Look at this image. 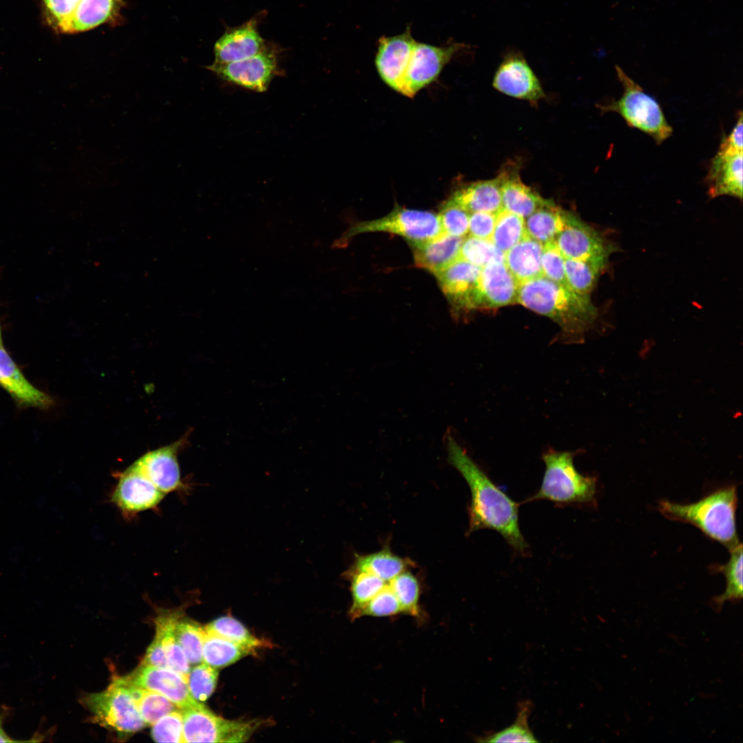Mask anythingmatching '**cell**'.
<instances>
[{
	"label": "cell",
	"instance_id": "1",
	"mask_svg": "<svg viewBox=\"0 0 743 743\" xmlns=\"http://www.w3.org/2000/svg\"><path fill=\"white\" fill-rule=\"evenodd\" d=\"M449 462L466 481L471 494L467 534L480 529L498 532L516 551L528 548L519 526V504L499 488L471 460L451 433L445 435Z\"/></svg>",
	"mask_w": 743,
	"mask_h": 743
},
{
	"label": "cell",
	"instance_id": "2",
	"mask_svg": "<svg viewBox=\"0 0 743 743\" xmlns=\"http://www.w3.org/2000/svg\"><path fill=\"white\" fill-rule=\"evenodd\" d=\"M517 303L554 321L566 343H580L594 324L597 310L590 295L578 294L544 276L519 285Z\"/></svg>",
	"mask_w": 743,
	"mask_h": 743
},
{
	"label": "cell",
	"instance_id": "3",
	"mask_svg": "<svg viewBox=\"0 0 743 743\" xmlns=\"http://www.w3.org/2000/svg\"><path fill=\"white\" fill-rule=\"evenodd\" d=\"M737 506L736 487L731 486L692 504L662 501L659 509L666 517L691 524L731 550L740 543L735 526Z\"/></svg>",
	"mask_w": 743,
	"mask_h": 743
},
{
	"label": "cell",
	"instance_id": "4",
	"mask_svg": "<svg viewBox=\"0 0 743 743\" xmlns=\"http://www.w3.org/2000/svg\"><path fill=\"white\" fill-rule=\"evenodd\" d=\"M576 453L550 449L543 453L546 465L539 491L527 501L546 499L559 505L585 504L594 500L596 480L581 474L574 465Z\"/></svg>",
	"mask_w": 743,
	"mask_h": 743
},
{
	"label": "cell",
	"instance_id": "5",
	"mask_svg": "<svg viewBox=\"0 0 743 743\" xmlns=\"http://www.w3.org/2000/svg\"><path fill=\"white\" fill-rule=\"evenodd\" d=\"M616 70L623 87V95L617 100L599 105V108L605 112H616L629 127L640 130L657 144H661L671 136L673 129L660 106L617 65Z\"/></svg>",
	"mask_w": 743,
	"mask_h": 743
},
{
	"label": "cell",
	"instance_id": "6",
	"mask_svg": "<svg viewBox=\"0 0 743 743\" xmlns=\"http://www.w3.org/2000/svg\"><path fill=\"white\" fill-rule=\"evenodd\" d=\"M387 232L405 238L410 245L424 242L443 233L438 215L430 211L396 206L389 214L352 225L335 243L347 244L353 237L365 233Z\"/></svg>",
	"mask_w": 743,
	"mask_h": 743
},
{
	"label": "cell",
	"instance_id": "7",
	"mask_svg": "<svg viewBox=\"0 0 743 743\" xmlns=\"http://www.w3.org/2000/svg\"><path fill=\"white\" fill-rule=\"evenodd\" d=\"M94 721L121 737L131 735L145 725L128 685L122 677L115 678L103 691L83 698Z\"/></svg>",
	"mask_w": 743,
	"mask_h": 743
},
{
	"label": "cell",
	"instance_id": "8",
	"mask_svg": "<svg viewBox=\"0 0 743 743\" xmlns=\"http://www.w3.org/2000/svg\"><path fill=\"white\" fill-rule=\"evenodd\" d=\"M183 742H242L253 733V722L228 720L215 715L202 704L181 710Z\"/></svg>",
	"mask_w": 743,
	"mask_h": 743
},
{
	"label": "cell",
	"instance_id": "9",
	"mask_svg": "<svg viewBox=\"0 0 743 743\" xmlns=\"http://www.w3.org/2000/svg\"><path fill=\"white\" fill-rule=\"evenodd\" d=\"M463 45L451 43L437 46L415 41L400 82L399 93L412 98L435 80L444 67L460 52Z\"/></svg>",
	"mask_w": 743,
	"mask_h": 743
},
{
	"label": "cell",
	"instance_id": "10",
	"mask_svg": "<svg viewBox=\"0 0 743 743\" xmlns=\"http://www.w3.org/2000/svg\"><path fill=\"white\" fill-rule=\"evenodd\" d=\"M554 243L564 258L592 263L605 268L614 250V247L597 231L572 213Z\"/></svg>",
	"mask_w": 743,
	"mask_h": 743
},
{
	"label": "cell",
	"instance_id": "11",
	"mask_svg": "<svg viewBox=\"0 0 743 743\" xmlns=\"http://www.w3.org/2000/svg\"><path fill=\"white\" fill-rule=\"evenodd\" d=\"M117 482L110 501L127 519L155 509L166 496L131 464L116 474Z\"/></svg>",
	"mask_w": 743,
	"mask_h": 743
},
{
	"label": "cell",
	"instance_id": "12",
	"mask_svg": "<svg viewBox=\"0 0 743 743\" xmlns=\"http://www.w3.org/2000/svg\"><path fill=\"white\" fill-rule=\"evenodd\" d=\"M208 68L224 81L258 92L265 91L279 72L275 50L266 47L246 59L224 64L213 63Z\"/></svg>",
	"mask_w": 743,
	"mask_h": 743
},
{
	"label": "cell",
	"instance_id": "13",
	"mask_svg": "<svg viewBox=\"0 0 743 743\" xmlns=\"http://www.w3.org/2000/svg\"><path fill=\"white\" fill-rule=\"evenodd\" d=\"M482 268L457 259L435 274L457 312L480 309L479 281Z\"/></svg>",
	"mask_w": 743,
	"mask_h": 743
},
{
	"label": "cell",
	"instance_id": "14",
	"mask_svg": "<svg viewBox=\"0 0 743 743\" xmlns=\"http://www.w3.org/2000/svg\"><path fill=\"white\" fill-rule=\"evenodd\" d=\"M184 442L182 439L148 451L131 465L166 495L174 492H184L188 485L182 480L177 460V453Z\"/></svg>",
	"mask_w": 743,
	"mask_h": 743
},
{
	"label": "cell",
	"instance_id": "15",
	"mask_svg": "<svg viewBox=\"0 0 743 743\" xmlns=\"http://www.w3.org/2000/svg\"><path fill=\"white\" fill-rule=\"evenodd\" d=\"M123 678L136 687L162 694L178 709L182 710L202 704L191 696L186 680L171 669L141 664L132 673Z\"/></svg>",
	"mask_w": 743,
	"mask_h": 743
},
{
	"label": "cell",
	"instance_id": "16",
	"mask_svg": "<svg viewBox=\"0 0 743 743\" xmlns=\"http://www.w3.org/2000/svg\"><path fill=\"white\" fill-rule=\"evenodd\" d=\"M493 87L510 96L537 103L545 94L535 73L523 56L508 54L496 71Z\"/></svg>",
	"mask_w": 743,
	"mask_h": 743
},
{
	"label": "cell",
	"instance_id": "17",
	"mask_svg": "<svg viewBox=\"0 0 743 743\" xmlns=\"http://www.w3.org/2000/svg\"><path fill=\"white\" fill-rule=\"evenodd\" d=\"M415 41L409 28L403 33L378 40L375 58L377 71L383 80L396 91Z\"/></svg>",
	"mask_w": 743,
	"mask_h": 743
},
{
	"label": "cell",
	"instance_id": "18",
	"mask_svg": "<svg viewBox=\"0 0 743 743\" xmlns=\"http://www.w3.org/2000/svg\"><path fill=\"white\" fill-rule=\"evenodd\" d=\"M519 283L504 261H493L482 268L479 281L480 309L517 303Z\"/></svg>",
	"mask_w": 743,
	"mask_h": 743
},
{
	"label": "cell",
	"instance_id": "19",
	"mask_svg": "<svg viewBox=\"0 0 743 743\" xmlns=\"http://www.w3.org/2000/svg\"><path fill=\"white\" fill-rule=\"evenodd\" d=\"M266 47L257 21L252 18L245 23L228 28L215 44V64H224L256 55Z\"/></svg>",
	"mask_w": 743,
	"mask_h": 743
},
{
	"label": "cell",
	"instance_id": "20",
	"mask_svg": "<svg viewBox=\"0 0 743 743\" xmlns=\"http://www.w3.org/2000/svg\"><path fill=\"white\" fill-rule=\"evenodd\" d=\"M742 152L718 151L707 175L711 198L730 195L742 198Z\"/></svg>",
	"mask_w": 743,
	"mask_h": 743
},
{
	"label": "cell",
	"instance_id": "21",
	"mask_svg": "<svg viewBox=\"0 0 743 743\" xmlns=\"http://www.w3.org/2000/svg\"><path fill=\"white\" fill-rule=\"evenodd\" d=\"M0 385L21 405L46 408L52 403L50 396L27 380L3 344H0Z\"/></svg>",
	"mask_w": 743,
	"mask_h": 743
},
{
	"label": "cell",
	"instance_id": "22",
	"mask_svg": "<svg viewBox=\"0 0 743 743\" xmlns=\"http://www.w3.org/2000/svg\"><path fill=\"white\" fill-rule=\"evenodd\" d=\"M464 237L453 236L443 232L424 242L410 245L413 249L416 265L435 275L459 259Z\"/></svg>",
	"mask_w": 743,
	"mask_h": 743
},
{
	"label": "cell",
	"instance_id": "23",
	"mask_svg": "<svg viewBox=\"0 0 743 743\" xmlns=\"http://www.w3.org/2000/svg\"><path fill=\"white\" fill-rule=\"evenodd\" d=\"M499 175L502 208L526 219L550 201L526 186L517 169L506 168Z\"/></svg>",
	"mask_w": 743,
	"mask_h": 743
},
{
	"label": "cell",
	"instance_id": "24",
	"mask_svg": "<svg viewBox=\"0 0 743 743\" xmlns=\"http://www.w3.org/2000/svg\"><path fill=\"white\" fill-rule=\"evenodd\" d=\"M182 613V609L160 610L155 619V637L162 645L169 668L180 674L187 681L190 663L175 634V625Z\"/></svg>",
	"mask_w": 743,
	"mask_h": 743
},
{
	"label": "cell",
	"instance_id": "25",
	"mask_svg": "<svg viewBox=\"0 0 743 743\" xmlns=\"http://www.w3.org/2000/svg\"><path fill=\"white\" fill-rule=\"evenodd\" d=\"M451 198L470 214L475 212L497 213L502 209L500 175L463 186Z\"/></svg>",
	"mask_w": 743,
	"mask_h": 743
},
{
	"label": "cell",
	"instance_id": "26",
	"mask_svg": "<svg viewBox=\"0 0 743 743\" xmlns=\"http://www.w3.org/2000/svg\"><path fill=\"white\" fill-rule=\"evenodd\" d=\"M543 244L528 234L504 254V263L519 283L543 276Z\"/></svg>",
	"mask_w": 743,
	"mask_h": 743
},
{
	"label": "cell",
	"instance_id": "27",
	"mask_svg": "<svg viewBox=\"0 0 743 743\" xmlns=\"http://www.w3.org/2000/svg\"><path fill=\"white\" fill-rule=\"evenodd\" d=\"M571 214L550 200L525 219L526 233L542 244L554 241L567 226Z\"/></svg>",
	"mask_w": 743,
	"mask_h": 743
},
{
	"label": "cell",
	"instance_id": "28",
	"mask_svg": "<svg viewBox=\"0 0 743 743\" xmlns=\"http://www.w3.org/2000/svg\"><path fill=\"white\" fill-rule=\"evenodd\" d=\"M121 0H80L65 33L80 32L94 28L114 17Z\"/></svg>",
	"mask_w": 743,
	"mask_h": 743
},
{
	"label": "cell",
	"instance_id": "29",
	"mask_svg": "<svg viewBox=\"0 0 743 743\" xmlns=\"http://www.w3.org/2000/svg\"><path fill=\"white\" fill-rule=\"evenodd\" d=\"M346 578L350 582L352 603L349 614L352 619L358 618L365 606L390 581H386L375 574L352 566L347 571Z\"/></svg>",
	"mask_w": 743,
	"mask_h": 743
},
{
	"label": "cell",
	"instance_id": "30",
	"mask_svg": "<svg viewBox=\"0 0 743 743\" xmlns=\"http://www.w3.org/2000/svg\"><path fill=\"white\" fill-rule=\"evenodd\" d=\"M412 562L401 558L384 548L378 552L358 555L352 567L369 571L380 578L389 581L402 572L408 570Z\"/></svg>",
	"mask_w": 743,
	"mask_h": 743
},
{
	"label": "cell",
	"instance_id": "31",
	"mask_svg": "<svg viewBox=\"0 0 743 743\" xmlns=\"http://www.w3.org/2000/svg\"><path fill=\"white\" fill-rule=\"evenodd\" d=\"M204 629L207 633L227 639L246 648L250 653L269 645L268 643L252 635L244 625L230 616L219 617L208 623Z\"/></svg>",
	"mask_w": 743,
	"mask_h": 743
},
{
	"label": "cell",
	"instance_id": "32",
	"mask_svg": "<svg viewBox=\"0 0 743 743\" xmlns=\"http://www.w3.org/2000/svg\"><path fill=\"white\" fill-rule=\"evenodd\" d=\"M250 652L227 639L207 633L202 648V659L215 668L231 665Z\"/></svg>",
	"mask_w": 743,
	"mask_h": 743
},
{
	"label": "cell",
	"instance_id": "33",
	"mask_svg": "<svg viewBox=\"0 0 743 743\" xmlns=\"http://www.w3.org/2000/svg\"><path fill=\"white\" fill-rule=\"evenodd\" d=\"M526 234L525 219L502 208L497 213L491 240L505 254Z\"/></svg>",
	"mask_w": 743,
	"mask_h": 743
},
{
	"label": "cell",
	"instance_id": "34",
	"mask_svg": "<svg viewBox=\"0 0 743 743\" xmlns=\"http://www.w3.org/2000/svg\"><path fill=\"white\" fill-rule=\"evenodd\" d=\"M122 678L128 685L146 724H153L161 717L175 710L177 707L162 694L136 687Z\"/></svg>",
	"mask_w": 743,
	"mask_h": 743
},
{
	"label": "cell",
	"instance_id": "35",
	"mask_svg": "<svg viewBox=\"0 0 743 743\" xmlns=\"http://www.w3.org/2000/svg\"><path fill=\"white\" fill-rule=\"evenodd\" d=\"M729 550L731 557L729 561L724 565L714 567L718 572L724 574L726 580L724 592L713 599L715 605L720 607L726 601L742 598V546L740 543Z\"/></svg>",
	"mask_w": 743,
	"mask_h": 743
},
{
	"label": "cell",
	"instance_id": "36",
	"mask_svg": "<svg viewBox=\"0 0 743 743\" xmlns=\"http://www.w3.org/2000/svg\"><path fill=\"white\" fill-rule=\"evenodd\" d=\"M565 274L568 287L574 292L590 295L599 275L605 268L590 262L565 258Z\"/></svg>",
	"mask_w": 743,
	"mask_h": 743
},
{
	"label": "cell",
	"instance_id": "37",
	"mask_svg": "<svg viewBox=\"0 0 743 743\" xmlns=\"http://www.w3.org/2000/svg\"><path fill=\"white\" fill-rule=\"evenodd\" d=\"M532 704L526 700L519 705L515 722L495 733L480 737V742H537L528 725Z\"/></svg>",
	"mask_w": 743,
	"mask_h": 743
},
{
	"label": "cell",
	"instance_id": "38",
	"mask_svg": "<svg viewBox=\"0 0 743 743\" xmlns=\"http://www.w3.org/2000/svg\"><path fill=\"white\" fill-rule=\"evenodd\" d=\"M390 585L400 604L402 613L420 618L422 611L419 604L420 585L417 578L406 570L391 579Z\"/></svg>",
	"mask_w": 743,
	"mask_h": 743
},
{
	"label": "cell",
	"instance_id": "39",
	"mask_svg": "<svg viewBox=\"0 0 743 743\" xmlns=\"http://www.w3.org/2000/svg\"><path fill=\"white\" fill-rule=\"evenodd\" d=\"M176 639L190 664L202 660V648L206 635L204 627L187 618H179L175 627Z\"/></svg>",
	"mask_w": 743,
	"mask_h": 743
},
{
	"label": "cell",
	"instance_id": "40",
	"mask_svg": "<svg viewBox=\"0 0 743 743\" xmlns=\"http://www.w3.org/2000/svg\"><path fill=\"white\" fill-rule=\"evenodd\" d=\"M459 258L482 268L493 261H504V253L491 240L469 235L464 238Z\"/></svg>",
	"mask_w": 743,
	"mask_h": 743
},
{
	"label": "cell",
	"instance_id": "41",
	"mask_svg": "<svg viewBox=\"0 0 743 743\" xmlns=\"http://www.w3.org/2000/svg\"><path fill=\"white\" fill-rule=\"evenodd\" d=\"M218 671L216 668L203 663L190 671L187 685L191 696L199 702L206 700L215 690Z\"/></svg>",
	"mask_w": 743,
	"mask_h": 743
},
{
	"label": "cell",
	"instance_id": "42",
	"mask_svg": "<svg viewBox=\"0 0 743 743\" xmlns=\"http://www.w3.org/2000/svg\"><path fill=\"white\" fill-rule=\"evenodd\" d=\"M470 213L452 198L442 206L438 217L444 233L464 237L469 233Z\"/></svg>",
	"mask_w": 743,
	"mask_h": 743
},
{
	"label": "cell",
	"instance_id": "43",
	"mask_svg": "<svg viewBox=\"0 0 743 743\" xmlns=\"http://www.w3.org/2000/svg\"><path fill=\"white\" fill-rule=\"evenodd\" d=\"M151 737L157 742H183V718L180 709L161 717L151 729Z\"/></svg>",
	"mask_w": 743,
	"mask_h": 743
},
{
	"label": "cell",
	"instance_id": "44",
	"mask_svg": "<svg viewBox=\"0 0 743 743\" xmlns=\"http://www.w3.org/2000/svg\"><path fill=\"white\" fill-rule=\"evenodd\" d=\"M390 581L365 606L360 612V617H386L402 613L400 604L391 587Z\"/></svg>",
	"mask_w": 743,
	"mask_h": 743
},
{
	"label": "cell",
	"instance_id": "45",
	"mask_svg": "<svg viewBox=\"0 0 743 743\" xmlns=\"http://www.w3.org/2000/svg\"><path fill=\"white\" fill-rule=\"evenodd\" d=\"M564 260L565 258L557 247L554 241L543 244L541 259L543 276L568 287Z\"/></svg>",
	"mask_w": 743,
	"mask_h": 743
},
{
	"label": "cell",
	"instance_id": "46",
	"mask_svg": "<svg viewBox=\"0 0 743 743\" xmlns=\"http://www.w3.org/2000/svg\"><path fill=\"white\" fill-rule=\"evenodd\" d=\"M80 0H43L46 19L56 30L65 33Z\"/></svg>",
	"mask_w": 743,
	"mask_h": 743
},
{
	"label": "cell",
	"instance_id": "47",
	"mask_svg": "<svg viewBox=\"0 0 743 743\" xmlns=\"http://www.w3.org/2000/svg\"><path fill=\"white\" fill-rule=\"evenodd\" d=\"M497 213L475 212L470 214L469 223V235L491 240L493 233Z\"/></svg>",
	"mask_w": 743,
	"mask_h": 743
},
{
	"label": "cell",
	"instance_id": "48",
	"mask_svg": "<svg viewBox=\"0 0 743 743\" xmlns=\"http://www.w3.org/2000/svg\"><path fill=\"white\" fill-rule=\"evenodd\" d=\"M742 114L740 112L739 118L731 133L720 143L719 151L723 152H742L743 133Z\"/></svg>",
	"mask_w": 743,
	"mask_h": 743
},
{
	"label": "cell",
	"instance_id": "49",
	"mask_svg": "<svg viewBox=\"0 0 743 743\" xmlns=\"http://www.w3.org/2000/svg\"><path fill=\"white\" fill-rule=\"evenodd\" d=\"M9 709L5 707L0 708V742H21V740H12L5 731L3 728L5 717L7 715V712Z\"/></svg>",
	"mask_w": 743,
	"mask_h": 743
},
{
	"label": "cell",
	"instance_id": "50",
	"mask_svg": "<svg viewBox=\"0 0 743 743\" xmlns=\"http://www.w3.org/2000/svg\"><path fill=\"white\" fill-rule=\"evenodd\" d=\"M0 344H3L2 343V335H1V327H0Z\"/></svg>",
	"mask_w": 743,
	"mask_h": 743
}]
</instances>
